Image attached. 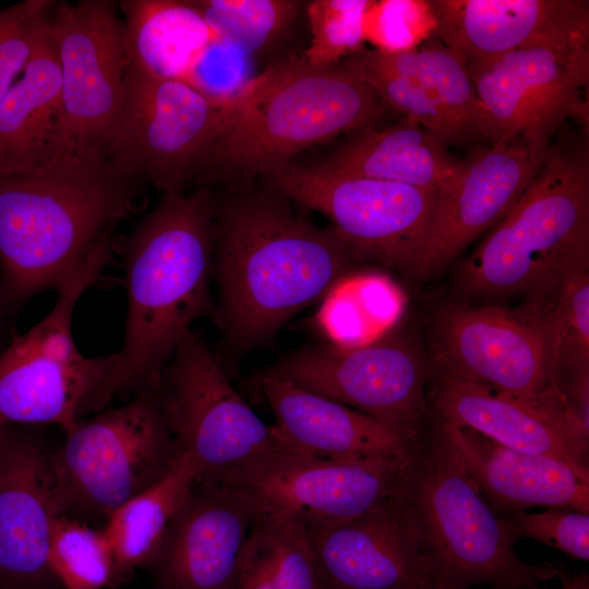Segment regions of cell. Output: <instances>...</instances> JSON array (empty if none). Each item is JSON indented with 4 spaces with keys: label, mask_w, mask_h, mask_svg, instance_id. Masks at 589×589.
<instances>
[{
    "label": "cell",
    "mask_w": 589,
    "mask_h": 589,
    "mask_svg": "<svg viewBox=\"0 0 589 589\" xmlns=\"http://www.w3.org/2000/svg\"><path fill=\"white\" fill-rule=\"evenodd\" d=\"M587 244L588 148L556 143L509 212L461 263L458 288L469 297L527 293L563 259Z\"/></svg>",
    "instance_id": "6"
},
{
    "label": "cell",
    "mask_w": 589,
    "mask_h": 589,
    "mask_svg": "<svg viewBox=\"0 0 589 589\" xmlns=\"http://www.w3.org/2000/svg\"><path fill=\"white\" fill-rule=\"evenodd\" d=\"M233 589H324L304 525L288 515L259 510Z\"/></svg>",
    "instance_id": "30"
},
{
    "label": "cell",
    "mask_w": 589,
    "mask_h": 589,
    "mask_svg": "<svg viewBox=\"0 0 589 589\" xmlns=\"http://www.w3.org/2000/svg\"><path fill=\"white\" fill-rule=\"evenodd\" d=\"M195 477L192 460L181 454L161 480L111 514L103 528L113 553L115 581L148 566Z\"/></svg>",
    "instance_id": "29"
},
{
    "label": "cell",
    "mask_w": 589,
    "mask_h": 589,
    "mask_svg": "<svg viewBox=\"0 0 589 589\" xmlns=\"http://www.w3.org/2000/svg\"><path fill=\"white\" fill-rule=\"evenodd\" d=\"M217 40L242 57L273 45L296 21V0H191Z\"/></svg>",
    "instance_id": "33"
},
{
    "label": "cell",
    "mask_w": 589,
    "mask_h": 589,
    "mask_svg": "<svg viewBox=\"0 0 589 589\" xmlns=\"http://www.w3.org/2000/svg\"><path fill=\"white\" fill-rule=\"evenodd\" d=\"M158 387L177 447L192 460L197 480L227 482L296 449L247 405L196 329L178 345Z\"/></svg>",
    "instance_id": "9"
},
{
    "label": "cell",
    "mask_w": 589,
    "mask_h": 589,
    "mask_svg": "<svg viewBox=\"0 0 589 589\" xmlns=\"http://www.w3.org/2000/svg\"><path fill=\"white\" fill-rule=\"evenodd\" d=\"M257 514L243 490L194 479L147 566L157 589H233Z\"/></svg>",
    "instance_id": "20"
},
{
    "label": "cell",
    "mask_w": 589,
    "mask_h": 589,
    "mask_svg": "<svg viewBox=\"0 0 589 589\" xmlns=\"http://www.w3.org/2000/svg\"><path fill=\"white\" fill-rule=\"evenodd\" d=\"M443 423L467 473L494 512L507 514L541 506L589 514V479L564 462L515 450L471 429Z\"/></svg>",
    "instance_id": "24"
},
{
    "label": "cell",
    "mask_w": 589,
    "mask_h": 589,
    "mask_svg": "<svg viewBox=\"0 0 589 589\" xmlns=\"http://www.w3.org/2000/svg\"><path fill=\"white\" fill-rule=\"evenodd\" d=\"M374 50L385 65L417 82L468 140H485L483 108L467 62L458 52L435 37L418 48Z\"/></svg>",
    "instance_id": "31"
},
{
    "label": "cell",
    "mask_w": 589,
    "mask_h": 589,
    "mask_svg": "<svg viewBox=\"0 0 589 589\" xmlns=\"http://www.w3.org/2000/svg\"><path fill=\"white\" fill-rule=\"evenodd\" d=\"M380 421L422 431L431 364L407 337L387 332L361 346H308L263 371Z\"/></svg>",
    "instance_id": "14"
},
{
    "label": "cell",
    "mask_w": 589,
    "mask_h": 589,
    "mask_svg": "<svg viewBox=\"0 0 589 589\" xmlns=\"http://www.w3.org/2000/svg\"><path fill=\"white\" fill-rule=\"evenodd\" d=\"M2 314H3V311H2L1 305H0V317L2 316Z\"/></svg>",
    "instance_id": "41"
},
{
    "label": "cell",
    "mask_w": 589,
    "mask_h": 589,
    "mask_svg": "<svg viewBox=\"0 0 589 589\" xmlns=\"http://www.w3.org/2000/svg\"><path fill=\"white\" fill-rule=\"evenodd\" d=\"M341 65L366 84L386 107L417 121L446 147L468 140L417 82L385 65L374 49L359 48Z\"/></svg>",
    "instance_id": "34"
},
{
    "label": "cell",
    "mask_w": 589,
    "mask_h": 589,
    "mask_svg": "<svg viewBox=\"0 0 589 589\" xmlns=\"http://www.w3.org/2000/svg\"><path fill=\"white\" fill-rule=\"evenodd\" d=\"M180 455L158 381L151 383L124 405L80 419L65 433L51 458L57 515L105 525L122 504L161 480Z\"/></svg>",
    "instance_id": "7"
},
{
    "label": "cell",
    "mask_w": 589,
    "mask_h": 589,
    "mask_svg": "<svg viewBox=\"0 0 589 589\" xmlns=\"http://www.w3.org/2000/svg\"><path fill=\"white\" fill-rule=\"evenodd\" d=\"M561 589H589L588 576L586 574L564 578Z\"/></svg>",
    "instance_id": "39"
},
{
    "label": "cell",
    "mask_w": 589,
    "mask_h": 589,
    "mask_svg": "<svg viewBox=\"0 0 589 589\" xmlns=\"http://www.w3.org/2000/svg\"><path fill=\"white\" fill-rule=\"evenodd\" d=\"M371 1L315 0L306 5L311 44L302 57L316 67L339 63L345 55L357 51L363 41L364 21Z\"/></svg>",
    "instance_id": "36"
},
{
    "label": "cell",
    "mask_w": 589,
    "mask_h": 589,
    "mask_svg": "<svg viewBox=\"0 0 589 589\" xmlns=\"http://www.w3.org/2000/svg\"><path fill=\"white\" fill-rule=\"evenodd\" d=\"M44 426H0V589H53L49 561L57 515Z\"/></svg>",
    "instance_id": "18"
},
{
    "label": "cell",
    "mask_w": 589,
    "mask_h": 589,
    "mask_svg": "<svg viewBox=\"0 0 589 589\" xmlns=\"http://www.w3.org/2000/svg\"><path fill=\"white\" fill-rule=\"evenodd\" d=\"M106 232L57 289L49 313L0 354V426L57 425L70 432L81 410L109 374L116 352L82 354L72 334V317L82 294L99 281L113 250Z\"/></svg>",
    "instance_id": "8"
},
{
    "label": "cell",
    "mask_w": 589,
    "mask_h": 589,
    "mask_svg": "<svg viewBox=\"0 0 589 589\" xmlns=\"http://www.w3.org/2000/svg\"><path fill=\"white\" fill-rule=\"evenodd\" d=\"M546 153L513 140L476 147L459 160L438 189L430 228L408 273L418 278L434 275L498 224L533 181Z\"/></svg>",
    "instance_id": "17"
},
{
    "label": "cell",
    "mask_w": 589,
    "mask_h": 589,
    "mask_svg": "<svg viewBox=\"0 0 589 589\" xmlns=\"http://www.w3.org/2000/svg\"><path fill=\"white\" fill-rule=\"evenodd\" d=\"M259 384L280 437L315 458L357 461L409 456L425 429L416 431L388 424L264 372Z\"/></svg>",
    "instance_id": "23"
},
{
    "label": "cell",
    "mask_w": 589,
    "mask_h": 589,
    "mask_svg": "<svg viewBox=\"0 0 589 589\" xmlns=\"http://www.w3.org/2000/svg\"><path fill=\"white\" fill-rule=\"evenodd\" d=\"M489 143L521 140L545 154L570 118L588 124L589 37L467 64Z\"/></svg>",
    "instance_id": "12"
},
{
    "label": "cell",
    "mask_w": 589,
    "mask_h": 589,
    "mask_svg": "<svg viewBox=\"0 0 589 589\" xmlns=\"http://www.w3.org/2000/svg\"><path fill=\"white\" fill-rule=\"evenodd\" d=\"M118 8L130 62L151 77L185 82L217 40L191 0H123Z\"/></svg>",
    "instance_id": "27"
},
{
    "label": "cell",
    "mask_w": 589,
    "mask_h": 589,
    "mask_svg": "<svg viewBox=\"0 0 589 589\" xmlns=\"http://www.w3.org/2000/svg\"><path fill=\"white\" fill-rule=\"evenodd\" d=\"M68 149L51 32L0 101V176L35 171Z\"/></svg>",
    "instance_id": "25"
},
{
    "label": "cell",
    "mask_w": 589,
    "mask_h": 589,
    "mask_svg": "<svg viewBox=\"0 0 589 589\" xmlns=\"http://www.w3.org/2000/svg\"><path fill=\"white\" fill-rule=\"evenodd\" d=\"M428 7L435 38L467 64L589 37V2L584 0H434Z\"/></svg>",
    "instance_id": "21"
},
{
    "label": "cell",
    "mask_w": 589,
    "mask_h": 589,
    "mask_svg": "<svg viewBox=\"0 0 589 589\" xmlns=\"http://www.w3.org/2000/svg\"><path fill=\"white\" fill-rule=\"evenodd\" d=\"M49 561L64 589H101L115 581V558L104 528L56 516Z\"/></svg>",
    "instance_id": "35"
},
{
    "label": "cell",
    "mask_w": 589,
    "mask_h": 589,
    "mask_svg": "<svg viewBox=\"0 0 589 589\" xmlns=\"http://www.w3.org/2000/svg\"><path fill=\"white\" fill-rule=\"evenodd\" d=\"M255 84L256 76L228 97H212L184 81L151 77L130 62L123 107L105 151L142 181L182 192L207 145Z\"/></svg>",
    "instance_id": "10"
},
{
    "label": "cell",
    "mask_w": 589,
    "mask_h": 589,
    "mask_svg": "<svg viewBox=\"0 0 589 589\" xmlns=\"http://www.w3.org/2000/svg\"><path fill=\"white\" fill-rule=\"evenodd\" d=\"M316 321L332 344L356 347L386 334L400 318V289L380 274L347 275L322 300Z\"/></svg>",
    "instance_id": "32"
},
{
    "label": "cell",
    "mask_w": 589,
    "mask_h": 589,
    "mask_svg": "<svg viewBox=\"0 0 589 589\" xmlns=\"http://www.w3.org/2000/svg\"><path fill=\"white\" fill-rule=\"evenodd\" d=\"M429 383L434 417L508 448L560 460L589 479V436L554 412L432 368Z\"/></svg>",
    "instance_id": "22"
},
{
    "label": "cell",
    "mask_w": 589,
    "mask_h": 589,
    "mask_svg": "<svg viewBox=\"0 0 589 589\" xmlns=\"http://www.w3.org/2000/svg\"><path fill=\"white\" fill-rule=\"evenodd\" d=\"M489 589H508V588H501V587H491Z\"/></svg>",
    "instance_id": "40"
},
{
    "label": "cell",
    "mask_w": 589,
    "mask_h": 589,
    "mask_svg": "<svg viewBox=\"0 0 589 589\" xmlns=\"http://www.w3.org/2000/svg\"><path fill=\"white\" fill-rule=\"evenodd\" d=\"M514 541L527 538L564 552L576 560H589V515L548 508L542 513L525 510L500 515Z\"/></svg>",
    "instance_id": "38"
},
{
    "label": "cell",
    "mask_w": 589,
    "mask_h": 589,
    "mask_svg": "<svg viewBox=\"0 0 589 589\" xmlns=\"http://www.w3.org/2000/svg\"><path fill=\"white\" fill-rule=\"evenodd\" d=\"M385 108L341 63L316 67L302 56L289 58L256 75L253 92L207 145L192 179L205 187L250 184L306 148L373 128Z\"/></svg>",
    "instance_id": "4"
},
{
    "label": "cell",
    "mask_w": 589,
    "mask_h": 589,
    "mask_svg": "<svg viewBox=\"0 0 589 589\" xmlns=\"http://www.w3.org/2000/svg\"><path fill=\"white\" fill-rule=\"evenodd\" d=\"M144 181L104 147L67 149L27 173L0 176V305L58 289L98 240L133 213Z\"/></svg>",
    "instance_id": "3"
},
{
    "label": "cell",
    "mask_w": 589,
    "mask_h": 589,
    "mask_svg": "<svg viewBox=\"0 0 589 589\" xmlns=\"http://www.w3.org/2000/svg\"><path fill=\"white\" fill-rule=\"evenodd\" d=\"M213 193L164 192L123 247L128 309L115 363L81 410L98 412L116 398L157 382L193 323L212 308Z\"/></svg>",
    "instance_id": "2"
},
{
    "label": "cell",
    "mask_w": 589,
    "mask_h": 589,
    "mask_svg": "<svg viewBox=\"0 0 589 589\" xmlns=\"http://www.w3.org/2000/svg\"><path fill=\"white\" fill-rule=\"evenodd\" d=\"M545 335L558 378L589 371V244L568 254L532 289L518 309Z\"/></svg>",
    "instance_id": "28"
},
{
    "label": "cell",
    "mask_w": 589,
    "mask_h": 589,
    "mask_svg": "<svg viewBox=\"0 0 589 589\" xmlns=\"http://www.w3.org/2000/svg\"><path fill=\"white\" fill-rule=\"evenodd\" d=\"M290 202L323 214L363 263L408 273L437 203L438 190L322 172L293 161L265 177Z\"/></svg>",
    "instance_id": "13"
},
{
    "label": "cell",
    "mask_w": 589,
    "mask_h": 589,
    "mask_svg": "<svg viewBox=\"0 0 589 589\" xmlns=\"http://www.w3.org/2000/svg\"><path fill=\"white\" fill-rule=\"evenodd\" d=\"M352 133L344 145L310 167L330 175L438 190L459 164L444 144L410 118L386 129Z\"/></svg>",
    "instance_id": "26"
},
{
    "label": "cell",
    "mask_w": 589,
    "mask_h": 589,
    "mask_svg": "<svg viewBox=\"0 0 589 589\" xmlns=\"http://www.w3.org/2000/svg\"><path fill=\"white\" fill-rule=\"evenodd\" d=\"M55 4L25 0L0 10V101L48 36Z\"/></svg>",
    "instance_id": "37"
},
{
    "label": "cell",
    "mask_w": 589,
    "mask_h": 589,
    "mask_svg": "<svg viewBox=\"0 0 589 589\" xmlns=\"http://www.w3.org/2000/svg\"><path fill=\"white\" fill-rule=\"evenodd\" d=\"M398 495L420 534L434 589H540L561 576L550 563L529 564L515 554L505 521L470 479L436 417L423 430Z\"/></svg>",
    "instance_id": "5"
},
{
    "label": "cell",
    "mask_w": 589,
    "mask_h": 589,
    "mask_svg": "<svg viewBox=\"0 0 589 589\" xmlns=\"http://www.w3.org/2000/svg\"><path fill=\"white\" fill-rule=\"evenodd\" d=\"M304 527L324 589H434L420 534L398 494L359 516Z\"/></svg>",
    "instance_id": "19"
},
{
    "label": "cell",
    "mask_w": 589,
    "mask_h": 589,
    "mask_svg": "<svg viewBox=\"0 0 589 589\" xmlns=\"http://www.w3.org/2000/svg\"><path fill=\"white\" fill-rule=\"evenodd\" d=\"M430 345L433 370L541 406L586 431L560 385L545 335L520 311L444 303L433 315Z\"/></svg>",
    "instance_id": "11"
},
{
    "label": "cell",
    "mask_w": 589,
    "mask_h": 589,
    "mask_svg": "<svg viewBox=\"0 0 589 589\" xmlns=\"http://www.w3.org/2000/svg\"><path fill=\"white\" fill-rule=\"evenodd\" d=\"M50 32L60 63L68 149L105 148L123 107L130 67L118 3L56 1Z\"/></svg>",
    "instance_id": "15"
},
{
    "label": "cell",
    "mask_w": 589,
    "mask_h": 589,
    "mask_svg": "<svg viewBox=\"0 0 589 589\" xmlns=\"http://www.w3.org/2000/svg\"><path fill=\"white\" fill-rule=\"evenodd\" d=\"M411 455L334 461L292 449L221 483L243 490L260 512L288 515L304 526L323 525L395 497Z\"/></svg>",
    "instance_id": "16"
},
{
    "label": "cell",
    "mask_w": 589,
    "mask_h": 589,
    "mask_svg": "<svg viewBox=\"0 0 589 589\" xmlns=\"http://www.w3.org/2000/svg\"><path fill=\"white\" fill-rule=\"evenodd\" d=\"M215 321L229 350L273 339L362 263L332 227L298 216L272 188L213 194Z\"/></svg>",
    "instance_id": "1"
}]
</instances>
